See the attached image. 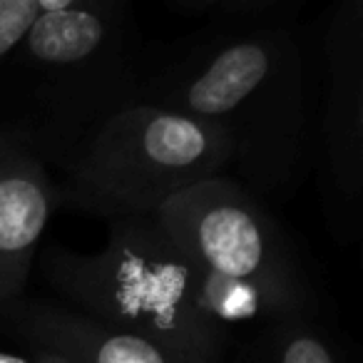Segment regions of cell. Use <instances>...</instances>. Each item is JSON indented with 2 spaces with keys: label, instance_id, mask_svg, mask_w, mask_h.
I'll return each mask as SVG.
<instances>
[{
  "label": "cell",
  "instance_id": "obj_1",
  "mask_svg": "<svg viewBox=\"0 0 363 363\" xmlns=\"http://www.w3.org/2000/svg\"><path fill=\"white\" fill-rule=\"evenodd\" d=\"M137 102L217 125L254 197L289 192L301 177L311 75L294 18L204 33L142 77Z\"/></svg>",
  "mask_w": 363,
  "mask_h": 363
},
{
  "label": "cell",
  "instance_id": "obj_2",
  "mask_svg": "<svg viewBox=\"0 0 363 363\" xmlns=\"http://www.w3.org/2000/svg\"><path fill=\"white\" fill-rule=\"evenodd\" d=\"M43 274L72 311L199 363H217L229 336L192 308L194 262L157 214L110 222L105 249H45Z\"/></svg>",
  "mask_w": 363,
  "mask_h": 363
},
{
  "label": "cell",
  "instance_id": "obj_3",
  "mask_svg": "<svg viewBox=\"0 0 363 363\" xmlns=\"http://www.w3.org/2000/svg\"><path fill=\"white\" fill-rule=\"evenodd\" d=\"M125 0H55L11 62L43 115L33 137L43 157L65 164L82 140L112 115L137 105L142 60Z\"/></svg>",
  "mask_w": 363,
  "mask_h": 363
},
{
  "label": "cell",
  "instance_id": "obj_4",
  "mask_svg": "<svg viewBox=\"0 0 363 363\" xmlns=\"http://www.w3.org/2000/svg\"><path fill=\"white\" fill-rule=\"evenodd\" d=\"M229 164L232 145L217 125L137 102L77 145L57 204L107 222L152 217Z\"/></svg>",
  "mask_w": 363,
  "mask_h": 363
},
{
  "label": "cell",
  "instance_id": "obj_5",
  "mask_svg": "<svg viewBox=\"0 0 363 363\" xmlns=\"http://www.w3.org/2000/svg\"><path fill=\"white\" fill-rule=\"evenodd\" d=\"M162 227L199 267L254 284L284 318L311 316V284L291 242L242 182L212 177L157 212Z\"/></svg>",
  "mask_w": 363,
  "mask_h": 363
},
{
  "label": "cell",
  "instance_id": "obj_6",
  "mask_svg": "<svg viewBox=\"0 0 363 363\" xmlns=\"http://www.w3.org/2000/svg\"><path fill=\"white\" fill-rule=\"evenodd\" d=\"M323 57L321 145L333 222L346 239V227L358 222L363 194V0H343L328 13Z\"/></svg>",
  "mask_w": 363,
  "mask_h": 363
},
{
  "label": "cell",
  "instance_id": "obj_7",
  "mask_svg": "<svg viewBox=\"0 0 363 363\" xmlns=\"http://www.w3.org/2000/svg\"><path fill=\"white\" fill-rule=\"evenodd\" d=\"M57 207V184L30 135L0 125V308L21 301Z\"/></svg>",
  "mask_w": 363,
  "mask_h": 363
},
{
  "label": "cell",
  "instance_id": "obj_8",
  "mask_svg": "<svg viewBox=\"0 0 363 363\" xmlns=\"http://www.w3.org/2000/svg\"><path fill=\"white\" fill-rule=\"evenodd\" d=\"M0 328L23 346L72 363H199L147 338L102 326L72 308L26 298L0 308Z\"/></svg>",
  "mask_w": 363,
  "mask_h": 363
},
{
  "label": "cell",
  "instance_id": "obj_9",
  "mask_svg": "<svg viewBox=\"0 0 363 363\" xmlns=\"http://www.w3.org/2000/svg\"><path fill=\"white\" fill-rule=\"evenodd\" d=\"M192 308L199 318L229 336V326L249 321H284L277 303L254 284L229 279L194 262Z\"/></svg>",
  "mask_w": 363,
  "mask_h": 363
},
{
  "label": "cell",
  "instance_id": "obj_10",
  "mask_svg": "<svg viewBox=\"0 0 363 363\" xmlns=\"http://www.w3.org/2000/svg\"><path fill=\"white\" fill-rule=\"evenodd\" d=\"M267 358L269 363H348L336 341L311 316L274 321Z\"/></svg>",
  "mask_w": 363,
  "mask_h": 363
},
{
  "label": "cell",
  "instance_id": "obj_11",
  "mask_svg": "<svg viewBox=\"0 0 363 363\" xmlns=\"http://www.w3.org/2000/svg\"><path fill=\"white\" fill-rule=\"evenodd\" d=\"M177 13L207 18L217 28H242L269 21H291L296 6L289 0H174Z\"/></svg>",
  "mask_w": 363,
  "mask_h": 363
},
{
  "label": "cell",
  "instance_id": "obj_12",
  "mask_svg": "<svg viewBox=\"0 0 363 363\" xmlns=\"http://www.w3.org/2000/svg\"><path fill=\"white\" fill-rule=\"evenodd\" d=\"M52 6L55 0H0V67L8 65L33 23Z\"/></svg>",
  "mask_w": 363,
  "mask_h": 363
},
{
  "label": "cell",
  "instance_id": "obj_13",
  "mask_svg": "<svg viewBox=\"0 0 363 363\" xmlns=\"http://www.w3.org/2000/svg\"><path fill=\"white\" fill-rule=\"evenodd\" d=\"M0 363H38L33 353H16V351H0Z\"/></svg>",
  "mask_w": 363,
  "mask_h": 363
},
{
  "label": "cell",
  "instance_id": "obj_14",
  "mask_svg": "<svg viewBox=\"0 0 363 363\" xmlns=\"http://www.w3.org/2000/svg\"><path fill=\"white\" fill-rule=\"evenodd\" d=\"M28 353L38 358V363H72L62 356H55V353H48V351H35V348H28Z\"/></svg>",
  "mask_w": 363,
  "mask_h": 363
}]
</instances>
